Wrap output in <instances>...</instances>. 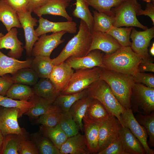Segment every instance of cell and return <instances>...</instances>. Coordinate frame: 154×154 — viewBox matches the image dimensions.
<instances>
[{
    "instance_id": "1",
    "label": "cell",
    "mask_w": 154,
    "mask_h": 154,
    "mask_svg": "<svg viewBox=\"0 0 154 154\" xmlns=\"http://www.w3.org/2000/svg\"><path fill=\"white\" fill-rule=\"evenodd\" d=\"M142 58L135 52L131 46H121L110 54H104L102 62L104 69L134 76Z\"/></svg>"
},
{
    "instance_id": "2",
    "label": "cell",
    "mask_w": 154,
    "mask_h": 154,
    "mask_svg": "<svg viewBox=\"0 0 154 154\" xmlns=\"http://www.w3.org/2000/svg\"><path fill=\"white\" fill-rule=\"evenodd\" d=\"M99 79L108 84L114 95L124 108H131L130 98L135 83L133 76L102 68Z\"/></svg>"
},
{
    "instance_id": "3",
    "label": "cell",
    "mask_w": 154,
    "mask_h": 154,
    "mask_svg": "<svg viewBox=\"0 0 154 154\" xmlns=\"http://www.w3.org/2000/svg\"><path fill=\"white\" fill-rule=\"evenodd\" d=\"M90 30L83 20L80 22L77 33L67 43L59 55L52 59L54 66L63 62L68 57H81L88 52L91 42Z\"/></svg>"
},
{
    "instance_id": "4",
    "label": "cell",
    "mask_w": 154,
    "mask_h": 154,
    "mask_svg": "<svg viewBox=\"0 0 154 154\" xmlns=\"http://www.w3.org/2000/svg\"><path fill=\"white\" fill-rule=\"evenodd\" d=\"M87 93L88 96L99 101L119 120L120 115L125 109L119 103L105 81L99 79L94 82L87 88Z\"/></svg>"
},
{
    "instance_id": "5",
    "label": "cell",
    "mask_w": 154,
    "mask_h": 154,
    "mask_svg": "<svg viewBox=\"0 0 154 154\" xmlns=\"http://www.w3.org/2000/svg\"><path fill=\"white\" fill-rule=\"evenodd\" d=\"M141 8L137 0H127L118 6L111 9L115 20L113 26L136 27L143 30L148 28L142 24L137 17V13Z\"/></svg>"
},
{
    "instance_id": "6",
    "label": "cell",
    "mask_w": 154,
    "mask_h": 154,
    "mask_svg": "<svg viewBox=\"0 0 154 154\" xmlns=\"http://www.w3.org/2000/svg\"><path fill=\"white\" fill-rule=\"evenodd\" d=\"M130 103L133 112L144 115L150 114L154 111V88L135 83L132 89Z\"/></svg>"
},
{
    "instance_id": "7",
    "label": "cell",
    "mask_w": 154,
    "mask_h": 154,
    "mask_svg": "<svg viewBox=\"0 0 154 154\" xmlns=\"http://www.w3.org/2000/svg\"><path fill=\"white\" fill-rule=\"evenodd\" d=\"M102 69L101 67H96L76 70L60 93L64 95L74 94L87 89L91 84L99 79Z\"/></svg>"
},
{
    "instance_id": "8",
    "label": "cell",
    "mask_w": 154,
    "mask_h": 154,
    "mask_svg": "<svg viewBox=\"0 0 154 154\" xmlns=\"http://www.w3.org/2000/svg\"><path fill=\"white\" fill-rule=\"evenodd\" d=\"M119 121L123 127L128 128L142 144L146 154H154L148 144V137L145 127L138 122L131 108L125 109L120 115Z\"/></svg>"
},
{
    "instance_id": "9",
    "label": "cell",
    "mask_w": 154,
    "mask_h": 154,
    "mask_svg": "<svg viewBox=\"0 0 154 154\" xmlns=\"http://www.w3.org/2000/svg\"><path fill=\"white\" fill-rule=\"evenodd\" d=\"M122 127L119 120L112 114L102 123L99 130L98 152L105 149L118 137Z\"/></svg>"
},
{
    "instance_id": "10",
    "label": "cell",
    "mask_w": 154,
    "mask_h": 154,
    "mask_svg": "<svg viewBox=\"0 0 154 154\" xmlns=\"http://www.w3.org/2000/svg\"><path fill=\"white\" fill-rule=\"evenodd\" d=\"M154 37V26L142 31H137L133 28L130 35L131 49L143 59L150 58L148 48Z\"/></svg>"
},
{
    "instance_id": "11",
    "label": "cell",
    "mask_w": 154,
    "mask_h": 154,
    "mask_svg": "<svg viewBox=\"0 0 154 154\" xmlns=\"http://www.w3.org/2000/svg\"><path fill=\"white\" fill-rule=\"evenodd\" d=\"M17 13L24 32L25 45L24 48L25 49L27 55L30 57L32 54L34 44L39 38L34 29V27L37 25L38 21L32 16L31 12L30 11H25Z\"/></svg>"
},
{
    "instance_id": "12",
    "label": "cell",
    "mask_w": 154,
    "mask_h": 154,
    "mask_svg": "<svg viewBox=\"0 0 154 154\" xmlns=\"http://www.w3.org/2000/svg\"><path fill=\"white\" fill-rule=\"evenodd\" d=\"M66 33L63 31L53 33L50 35H41L34 44L32 54L34 56L37 55L50 56L53 50L64 42V40L62 38Z\"/></svg>"
},
{
    "instance_id": "13",
    "label": "cell",
    "mask_w": 154,
    "mask_h": 154,
    "mask_svg": "<svg viewBox=\"0 0 154 154\" xmlns=\"http://www.w3.org/2000/svg\"><path fill=\"white\" fill-rule=\"evenodd\" d=\"M19 113V109L15 108H5L0 112V129L3 136L23 134L18 121Z\"/></svg>"
},
{
    "instance_id": "14",
    "label": "cell",
    "mask_w": 154,
    "mask_h": 154,
    "mask_svg": "<svg viewBox=\"0 0 154 154\" xmlns=\"http://www.w3.org/2000/svg\"><path fill=\"white\" fill-rule=\"evenodd\" d=\"M105 53L99 50H92L85 56L81 57L70 56L65 61L75 70L80 69H90L99 67L104 69L102 62Z\"/></svg>"
},
{
    "instance_id": "15",
    "label": "cell",
    "mask_w": 154,
    "mask_h": 154,
    "mask_svg": "<svg viewBox=\"0 0 154 154\" xmlns=\"http://www.w3.org/2000/svg\"><path fill=\"white\" fill-rule=\"evenodd\" d=\"M91 32L92 40L88 52L93 50H99L105 54H110L121 47L114 38L106 33L93 31Z\"/></svg>"
},
{
    "instance_id": "16",
    "label": "cell",
    "mask_w": 154,
    "mask_h": 154,
    "mask_svg": "<svg viewBox=\"0 0 154 154\" xmlns=\"http://www.w3.org/2000/svg\"><path fill=\"white\" fill-rule=\"evenodd\" d=\"M39 25L35 30L38 37L49 32L56 33L65 31L70 34L76 33L77 24L73 21L62 22H53L40 17Z\"/></svg>"
},
{
    "instance_id": "17",
    "label": "cell",
    "mask_w": 154,
    "mask_h": 154,
    "mask_svg": "<svg viewBox=\"0 0 154 154\" xmlns=\"http://www.w3.org/2000/svg\"><path fill=\"white\" fill-rule=\"evenodd\" d=\"M5 35L0 37V49H10L8 56L19 59L22 55L23 48V43L17 37V29L13 27Z\"/></svg>"
},
{
    "instance_id": "18",
    "label": "cell",
    "mask_w": 154,
    "mask_h": 154,
    "mask_svg": "<svg viewBox=\"0 0 154 154\" xmlns=\"http://www.w3.org/2000/svg\"><path fill=\"white\" fill-rule=\"evenodd\" d=\"M74 72L73 69L65 61L54 66L48 79L61 92L67 86Z\"/></svg>"
},
{
    "instance_id": "19",
    "label": "cell",
    "mask_w": 154,
    "mask_h": 154,
    "mask_svg": "<svg viewBox=\"0 0 154 154\" xmlns=\"http://www.w3.org/2000/svg\"><path fill=\"white\" fill-rule=\"evenodd\" d=\"M71 0H49L44 6L33 12L39 17L43 15H51L62 16L67 21H72L73 19L66 11Z\"/></svg>"
},
{
    "instance_id": "20",
    "label": "cell",
    "mask_w": 154,
    "mask_h": 154,
    "mask_svg": "<svg viewBox=\"0 0 154 154\" xmlns=\"http://www.w3.org/2000/svg\"><path fill=\"white\" fill-rule=\"evenodd\" d=\"M82 121L84 136L90 154H96L99 149V130L102 123L93 121L84 117Z\"/></svg>"
},
{
    "instance_id": "21",
    "label": "cell",
    "mask_w": 154,
    "mask_h": 154,
    "mask_svg": "<svg viewBox=\"0 0 154 154\" xmlns=\"http://www.w3.org/2000/svg\"><path fill=\"white\" fill-rule=\"evenodd\" d=\"M28 101L33 103L34 105L24 114L31 118H37L48 113L61 111L54 102L38 96L35 94Z\"/></svg>"
},
{
    "instance_id": "22",
    "label": "cell",
    "mask_w": 154,
    "mask_h": 154,
    "mask_svg": "<svg viewBox=\"0 0 154 154\" xmlns=\"http://www.w3.org/2000/svg\"><path fill=\"white\" fill-rule=\"evenodd\" d=\"M60 154H89L84 135L79 132L68 137L59 149Z\"/></svg>"
},
{
    "instance_id": "23",
    "label": "cell",
    "mask_w": 154,
    "mask_h": 154,
    "mask_svg": "<svg viewBox=\"0 0 154 154\" xmlns=\"http://www.w3.org/2000/svg\"><path fill=\"white\" fill-rule=\"evenodd\" d=\"M32 59L20 61L7 56L0 51V76L8 74L12 75L20 69L31 68Z\"/></svg>"
},
{
    "instance_id": "24",
    "label": "cell",
    "mask_w": 154,
    "mask_h": 154,
    "mask_svg": "<svg viewBox=\"0 0 154 154\" xmlns=\"http://www.w3.org/2000/svg\"><path fill=\"white\" fill-rule=\"evenodd\" d=\"M119 136L124 151L127 154H146L141 143L129 128L123 127Z\"/></svg>"
},
{
    "instance_id": "25",
    "label": "cell",
    "mask_w": 154,
    "mask_h": 154,
    "mask_svg": "<svg viewBox=\"0 0 154 154\" xmlns=\"http://www.w3.org/2000/svg\"><path fill=\"white\" fill-rule=\"evenodd\" d=\"M34 86L33 89L35 94L54 102L60 94L48 78H41Z\"/></svg>"
},
{
    "instance_id": "26",
    "label": "cell",
    "mask_w": 154,
    "mask_h": 154,
    "mask_svg": "<svg viewBox=\"0 0 154 154\" xmlns=\"http://www.w3.org/2000/svg\"><path fill=\"white\" fill-rule=\"evenodd\" d=\"M111 114L99 101L94 99L88 106L84 117L93 121L102 123L107 120Z\"/></svg>"
},
{
    "instance_id": "27",
    "label": "cell",
    "mask_w": 154,
    "mask_h": 154,
    "mask_svg": "<svg viewBox=\"0 0 154 154\" xmlns=\"http://www.w3.org/2000/svg\"><path fill=\"white\" fill-rule=\"evenodd\" d=\"M0 21L8 31L13 27L22 28L17 12L2 0H0Z\"/></svg>"
},
{
    "instance_id": "28",
    "label": "cell",
    "mask_w": 154,
    "mask_h": 154,
    "mask_svg": "<svg viewBox=\"0 0 154 154\" xmlns=\"http://www.w3.org/2000/svg\"><path fill=\"white\" fill-rule=\"evenodd\" d=\"M54 66L50 56L37 55L32 59L31 68L39 78H48Z\"/></svg>"
},
{
    "instance_id": "29",
    "label": "cell",
    "mask_w": 154,
    "mask_h": 154,
    "mask_svg": "<svg viewBox=\"0 0 154 154\" xmlns=\"http://www.w3.org/2000/svg\"><path fill=\"white\" fill-rule=\"evenodd\" d=\"M93 99L87 96L79 99L72 105L68 111L82 133L83 132V118L88 106Z\"/></svg>"
},
{
    "instance_id": "30",
    "label": "cell",
    "mask_w": 154,
    "mask_h": 154,
    "mask_svg": "<svg viewBox=\"0 0 154 154\" xmlns=\"http://www.w3.org/2000/svg\"><path fill=\"white\" fill-rule=\"evenodd\" d=\"M40 131L41 133L48 138L59 150L68 138L58 123L53 127L42 125Z\"/></svg>"
},
{
    "instance_id": "31",
    "label": "cell",
    "mask_w": 154,
    "mask_h": 154,
    "mask_svg": "<svg viewBox=\"0 0 154 154\" xmlns=\"http://www.w3.org/2000/svg\"><path fill=\"white\" fill-rule=\"evenodd\" d=\"M93 24L91 31L107 32L113 26L114 15H108L103 13L93 11Z\"/></svg>"
},
{
    "instance_id": "32",
    "label": "cell",
    "mask_w": 154,
    "mask_h": 154,
    "mask_svg": "<svg viewBox=\"0 0 154 154\" xmlns=\"http://www.w3.org/2000/svg\"><path fill=\"white\" fill-rule=\"evenodd\" d=\"M87 96V89L74 94L64 95L60 93L56 98L54 103L62 112H68L75 102Z\"/></svg>"
},
{
    "instance_id": "33",
    "label": "cell",
    "mask_w": 154,
    "mask_h": 154,
    "mask_svg": "<svg viewBox=\"0 0 154 154\" xmlns=\"http://www.w3.org/2000/svg\"><path fill=\"white\" fill-rule=\"evenodd\" d=\"M39 78L34 70L29 67L19 69L11 76L13 83L27 85H34L38 82Z\"/></svg>"
},
{
    "instance_id": "34",
    "label": "cell",
    "mask_w": 154,
    "mask_h": 154,
    "mask_svg": "<svg viewBox=\"0 0 154 154\" xmlns=\"http://www.w3.org/2000/svg\"><path fill=\"white\" fill-rule=\"evenodd\" d=\"M34 94L33 89L28 85L13 83L8 90L6 96L13 99L28 101Z\"/></svg>"
},
{
    "instance_id": "35",
    "label": "cell",
    "mask_w": 154,
    "mask_h": 154,
    "mask_svg": "<svg viewBox=\"0 0 154 154\" xmlns=\"http://www.w3.org/2000/svg\"><path fill=\"white\" fill-rule=\"evenodd\" d=\"M76 1V7L72 12V15L84 21L91 31L93 24V16L89 9L87 0Z\"/></svg>"
},
{
    "instance_id": "36",
    "label": "cell",
    "mask_w": 154,
    "mask_h": 154,
    "mask_svg": "<svg viewBox=\"0 0 154 154\" xmlns=\"http://www.w3.org/2000/svg\"><path fill=\"white\" fill-rule=\"evenodd\" d=\"M58 123L68 137L79 133L80 128L69 112H61Z\"/></svg>"
},
{
    "instance_id": "37",
    "label": "cell",
    "mask_w": 154,
    "mask_h": 154,
    "mask_svg": "<svg viewBox=\"0 0 154 154\" xmlns=\"http://www.w3.org/2000/svg\"><path fill=\"white\" fill-rule=\"evenodd\" d=\"M34 105L33 103L29 101L16 100L7 96L0 95V106L6 108H18L19 110L18 118Z\"/></svg>"
},
{
    "instance_id": "38",
    "label": "cell",
    "mask_w": 154,
    "mask_h": 154,
    "mask_svg": "<svg viewBox=\"0 0 154 154\" xmlns=\"http://www.w3.org/2000/svg\"><path fill=\"white\" fill-rule=\"evenodd\" d=\"M133 27L125 28L112 26L106 33L114 38L121 46H131L130 35Z\"/></svg>"
},
{
    "instance_id": "39",
    "label": "cell",
    "mask_w": 154,
    "mask_h": 154,
    "mask_svg": "<svg viewBox=\"0 0 154 154\" xmlns=\"http://www.w3.org/2000/svg\"><path fill=\"white\" fill-rule=\"evenodd\" d=\"M135 117L138 122L146 130L149 140L147 142L150 147H154V111L150 114L144 115L137 113Z\"/></svg>"
},
{
    "instance_id": "40",
    "label": "cell",
    "mask_w": 154,
    "mask_h": 154,
    "mask_svg": "<svg viewBox=\"0 0 154 154\" xmlns=\"http://www.w3.org/2000/svg\"><path fill=\"white\" fill-rule=\"evenodd\" d=\"M127 0H87L89 6L98 12L108 15L113 14L111 11L112 8L116 7Z\"/></svg>"
},
{
    "instance_id": "41",
    "label": "cell",
    "mask_w": 154,
    "mask_h": 154,
    "mask_svg": "<svg viewBox=\"0 0 154 154\" xmlns=\"http://www.w3.org/2000/svg\"><path fill=\"white\" fill-rule=\"evenodd\" d=\"M37 142L39 153L60 154L59 150L47 137L41 133Z\"/></svg>"
},
{
    "instance_id": "42",
    "label": "cell",
    "mask_w": 154,
    "mask_h": 154,
    "mask_svg": "<svg viewBox=\"0 0 154 154\" xmlns=\"http://www.w3.org/2000/svg\"><path fill=\"white\" fill-rule=\"evenodd\" d=\"M4 139L1 154H18L19 148L21 141L22 139L20 137H16L10 135H7Z\"/></svg>"
},
{
    "instance_id": "43",
    "label": "cell",
    "mask_w": 154,
    "mask_h": 154,
    "mask_svg": "<svg viewBox=\"0 0 154 154\" xmlns=\"http://www.w3.org/2000/svg\"><path fill=\"white\" fill-rule=\"evenodd\" d=\"M61 112L56 111L42 115L37 120V123L46 127H54L58 123Z\"/></svg>"
},
{
    "instance_id": "44",
    "label": "cell",
    "mask_w": 154,
    "mask_h": 154,
    "mask_svg": "<svg viewBox=\"0 0 154 154\" xmlns=\"http://www.w3.org/2000/svg\"><path fill=\"white\" fill-rule=\"evenodd\" d=\"M96 154H127L124 151L120 136Z\"/></svg>"
},
{
    "instance_id": "45",
    "label": "cell",
    "mask_w": 154,
    "mask_h": 154,
    "mask_svg": "<svg viewBox=\"0 0 154 154\" xmlns=\"http://www.w3.org/2000/svg\"><path fill=\"white\" fill-rule=\"evenodd\" d=\"M133 76L135 83H141L147 87L154 88V74L137 72Z\"/></svg>"
},
{
    "instance_id": "46",
    "label": "cell",
    "mask_w": 154,
    "mask_h": 154,
    "mask_svg": "<svg viewBox=\"0 0 154 154\" xmlns=\"http://www.w3.org/2000/svg\"><path fill=\"white\" fill-rule=\"evenodd\" d=\"M19 153L20 154H39L37 146L33 142L23 139L19 145Z\"/></svg>"
},
{
    "instance_id": "47",
    "label": "cell",
    "mask_w": 154,
    "mask_h": 154,
    "mask_svg": "<svg viewBox=\"0 0 154 154\" xmlns=\"http://www.w3.org/2000/svg\"><path fill=\"white\" fill-rule=\"evenodd\" d=\"M17 12L27 11L29 0H2Z\"/></svg>"
},
{
    "instance_id": "48",
    "label": "cell",
    "mask_w": 154,
    "mask_h": 154,
    "mask_svg": "<svg viewBox=\"0 0 154 154\" xmlns=\"http://www.w3.org/2000/svg\"><path fill=\"white\" fill-rule=\"evenodd\" d=\"M13 84L11 76L6 74L0 76V95L5 96Z\"/></svg>"
},
{
    "instance_id": "49",
    "label": "cell",
    "mask_w": 154,
    "mask_h": 154,
    "mask_svg": "<svg viewBox=\"0 0 154 154\" xmlns=\"http://www.w3.org/2000/svg\"><path fill=\"white\" fill-rule=\"evenodd\" d=\"M153 59L151 57L145 59H142L138 67V72H154Z\"/></svg>"
},
{
    "instance_id": "50",
    "label": "cell",
    "mask_w": 154,
    "mask_h": 154,
    "mask_svg": "<svg viewBox=\"0 0 154 154\" xmlns=\"http://www.w3.org/2000/svg\"><path fill=\"white\" fill-rule=\"evenodd\" d=\"M143 15L149 17L154 24V3L153 2L147 3L146 5L145 9L141 8L137 13V16Z\"/></svg>"
},
{
    "instance_id": "51",
    "label": "cell",
    "mask_w": 154,
    "mask_h": 154,
    "mask_svg": "<svg viewBox=\"0 0 154 154\" xmlns=\"http://www.w3.org/2000/svg\"><path fill=\"white\" fill-rule=\"evenodd\" d=\"M49 0H29L27 10L31 13L44 5Z\"/></svg>"
},
{
    "instance_id": "52",
    "label": "cell",
    "mask_w": 154,
    "mask_h": 154,
    "mask_svg": "<svg viewBox=\"0 0 154 154\" xmlns=\"http://www.w3.org/2000/svg\"><path fill=\"white\" fill-rule=\"evenodd\" d=\"M3 136L0 129V154H1L4 141Z\"/></svg>"
},
{
    "instance_id": "53",
    "label": "cell",
    "mask_w": 154,
    "mask_h": 154,
    "mask_svg": "<svg viewBox=\"0 0 154 154\" xmlns=\"http://www.w3.org/2000/svg\"><path fill=\"white\" fill-rule=\"evenodd\" d=\"M150 52L151 54L153 56H154V43L152 44V46H151L150 50Z\"/></svg>"
},
{
    "instance_id": "54",
    "label": "cell",
    "mask_w": 154,
    "mask_h": 154,
    "mask_svg": "<svg viewBox=\"0 0 154 154\" xmlns=\"http://www.w3.org/2000/svg\"><path fill=\"white\" fill-rule=\"evenodd\" d=\"M143 1L146 2L147 3H150L151 2V1H152V2H154V0H143Z\"/></svg>"
},
{
    "instance_id": "55",
    "label": "cell",
    "mask_w": 154,
    "mask_h": 154,
    "mask_svg": "<svg viewBox=\"0 0 154 154\" xmlns=\"http://www.w3.org/2000/svg\"><path fill=\"white\" fill-rule=\"evenodd\" d=\"M4 35L2 33H0V37L3 36Z\"/></svg>"
}]
</instances>
